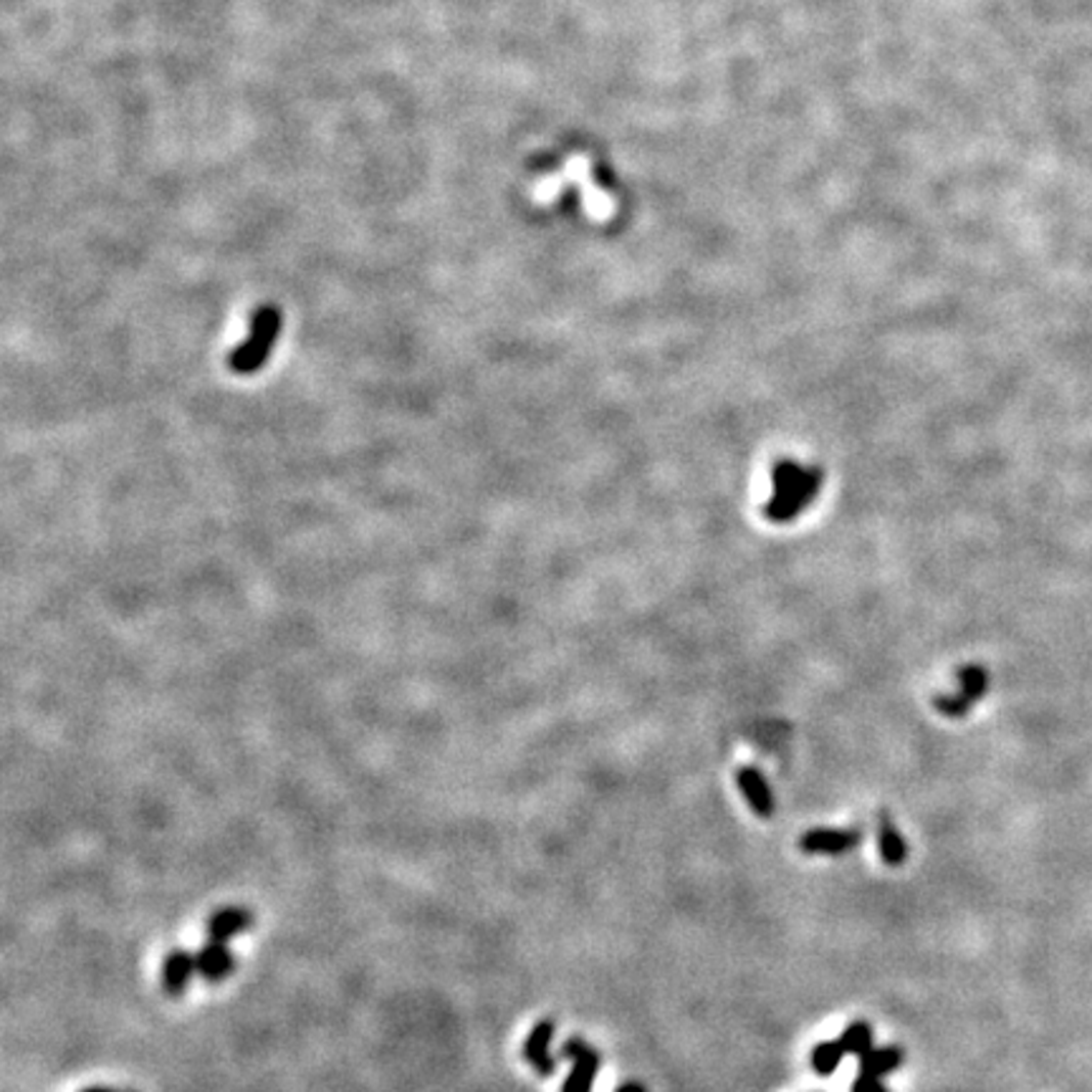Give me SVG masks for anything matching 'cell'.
I'll return each mask as SVG.
<instances>
[{"label": "cell", "instance_id": "8992f818", "mask_svg": "<svg viewBox=\"0 0 1092 1092\" xmlns=\"http://www.w3.org/2000/svg\"><path fill=\"white\" fill-rule=\"evenodd\" d=\"M736 781H738V789H741L743 800L752 805V810L757 812L759 817H772L774 815V794H772V786H769V781L764 779V774L759 772L757 767H741L736 774Z\"/></svg>", "mask_w": 1092, "mask_h": 1092}, {"label": "cell", "instance_id": "7c38bea8", "mask_svg": "<svg viewBox=\"0 0 1092 1092\" xmlns=\"http://www.w3.org/2000/svg\"><path fill=\"white\" fill-rule=\"evenodd\" d=\"M877 839H880V855L888 865L906 863L908 848H906V843H903L901 832H898L891 817L880 819V834H877Z\"/></svg>", "mask_w": 1092, "mask_h": 1092}, {"label": "cell", "instance_id": "5b68a950", "mask_svg": "<svg viewBox=\"0 0 1092 1092\" xmlns=\"http://www.w3.org/2000/svg\"><path fill=\"white\" fill-rule=\"evenodd\" d=\"M860 845L858 829H812L800 839L807 855H845Z\"/></svg>", "mask_w": 1092, "mask_h": 1092}, {"label": "cell", "instance_id": "52a82bcc", "mask_svg": "<svg viewBox=\"0 0 1092 1092\" xmlns=\"http://www.w3.org/2000/svg\"><path fill=\"white\" fill-rule=\"evenodd\" d=\"M551 1037H554V1021H539L532 1030V1035L527 1037V1042H524V1057L544 1078L554 1075L556 1070V1059L549 1052Z\"/></svg>", "mask_w": 1092, "mask_h": 1092}, {"label": "cell", "instance_id": "5bb4252c", "mask_svg": "<svg viewBox=\"0 0 1092 1092\" xmlns=\"http://www.w3.org/2000/svg\"><path fill=\"white\" fill-rule=\"evenodd\" d=\"M839 1045L845 1047V1052L848 1054H858V1057H863V1054H867L872 1049V1030L865 1025V1021L850 1025L848 1030L843 1032Z\"/></svg>", "mask_w": 1092, "mask_h": 1092}, {"label": "cell", "instance_id": "4fadbf2b", "mask_svg": "<svg viewBox=\"0 0 1092 1092\" xmlns=\"http://www.w3.org/2000/svg\"><path fill=\"white\" fill-rule=\"evenodd\" d=\"M845 1054L848 1052H845V1047L839 1045V1042H822V1045H817L815 1052H812V1067H815V1073L822 1075V1078H829V1075L839 1067Z\"/></svg>", "mask_w": 1092, "mask_h": 1092}, {"label": "cell", "instance_id": "e0dca14e", "mask_svg": "<svg viewBox=\"0 0 1092 1092\" xmlns=\"http://www.w3.org/2000/svg\"><path fill=\"white\" fill-rule=\"evenodd\" d=\"M84 1092H115L111 1088H87Z\"/></svg>", "mask_w": 1092, "mask_h": 1092}, {"label": "cell", "instance_id": "277c9868", "mask_svg": "<svg viewBox=\"0 0 1092 1092\" xmlns=\"http://www.w3.org/2000/svg\"><path fill=\"white\" fill-rule=\"evenodd\" d=\"M561 1054L575 1062L572 1075L564 1080V1085H561V1092H592L594 1078H597L599 1070V1054L582 1040L566 1042Z\"/></svg>", "mask_w": 1092, "mask_h": 1092}, {"label": "cell", "instance_id": "2e32d148", "mask_svg": "<svg viewBox=\"0 0 1092 1092\" xmlns=\"http://www.w3.org/2000/svg\"><path fill=\"white\" fill-rule=\"evenodd\" d=\"M618 1092H647V1090L642 1088L640 1083H628V1085H623V1088H620Z\"/></svg>", "mask_w": 1092, "mask_h": 1092}, {"label": "cell", "instance_id": "6da1fadb", "mask_svg": "<svg viewBox=\"0 0 1092 1092\" xmlns=\"http://www.w3.org/2000/svg\"><path fill=\"white\" fill-rule=\"evenodd\" d=\"M772 484L774 494L764 506V516L772 524H789L817 499L822 489V468L794 458H779L772 468Z\"/></svg>", "mask_w": 1092, "mask_h": 1092}, {"label": "cell", "instance_id": "30bf717a", "mask_svg": "<svg viewBox=\"0 0 1092 1092\" xmlns=\"http://www.w3.org/2000/svg\"><path fill=\"white\" fill-rule=\"evenodd\" d=\"M192 973H197V961L195 956H190L187 951L175 949L170 951L168 958L163 963V984L173 997H180L182 992L190 984Z\"/></svg>", "mask_w": 1092, "mask_h": 1092}, {"label": "cell", "instance_id": "8fae6325", "mask_svg": "<svg viewBox=\"0 0 1092 1092\" xmlns=\"http://www.w3.org/2000/svg\"><path fill=\"white\" fill-rule=\"evenodd\" d=\"M903 1054L898 1047H872L870 1052L860 1057V1075H870V1078H882V1075L893 1073V1070L901 1064Z\"/></svg>", "mask_w": 1092, "mask_h": 1092}, {"label": "cell", "instance_id": "3957f363", "mask_svg": "<svg viewBox=\"0 0 1092 1092\" xmlns=\"http://www.w3.org/2000/svg\"><path fill=\"white\" fill-rule=\"evenodd\" d=\"M958 688H961L958 693L939 695V698L934 700L936 709H939L944 716H949V719H961V716H966L968 711H971L973 706H976L979 700L987 695V688H989L987 668L979 666V663H968V666H963L961 671H958Z\"/></svg>", "mask_w": 1092, "mask_h": 1092}, {"label": "cell", "instance_id": "9a60e30c", "mask_svg": "<svg viewBox=\"0 0 1092 1092\" xmlns=\"http://www.w3.org/2000/svg\"><path fill=\"white\" fill-rule=\"evenodd\" d=\"M853 1092H888V1088L880 1083V1078L860 1075V1078L853 1083Z\"/></svg>", "mask_w": 1092, "mask_h": 1092}, {"label": "cell", "instance_id": "9c48e42d", "mask_svg": "<svg viewBox=\"0 0 1092 1092\" xmlns=\"http://www.w3.org/2000/svg\"><path fill=\"white\" fill-rule=\"evenodd\" d=\"M251 923H254V913H251L248 908L228 906V908L216 910V913L211 915V920H208V934H211V941H223V944H228L233 936L248 930Z\"/></svg>", "mask_w": 1092, "mask_h": 1092}, {"label": "cell", "instance_id": "ba28073f", "mask_svg": "<svg viewBox=\"0 0 1092 1092\" xmlns=\"http://www.w3.org/2000/svg\"><path fill=\"white\" fill-rule=\"evenodd\" d=\"M195 961H197V973H200L206 982H213V984L228 979L235 968V958L233 954H230L228 944H223V941H211V944L202 946V949L197 951Z\"/></svg>", "mask_w": 1092, "mask_h": 1092}, {"label": "cell", "instance_id": "7a4b0ae2", "mask_svg": "<svg viewBox=\"0 0 1092 1092\" xmlns=\"http://www.w3.org/2000/svg\"><path fill=\"white\" fill-rule=\"evenodd\" d=\"M278 331H281V312L276 307H261L254 314L251 321V334L248 339L240 342L228 357L230 372L235 374H254L264 367L269 360L273 345L278 339Z\"/></svg>", "mask_w": 1092, "mask_h": 1092}]
</instances>
